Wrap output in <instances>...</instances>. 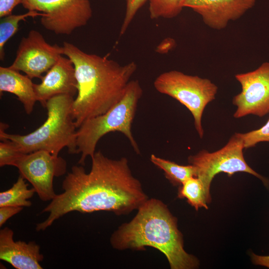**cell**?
I'll return each mask as SVG.
<instances>
[{"mask_svg":"<svg viewBox=\"0 0 269 269\" xmlns=\"http://www.w3.org/2000/svg\"><path fill=\"white\" fill-rule=\"evenodd\" d=\"M13 232L8 227L0 231V259L16 269H41L43 259L40 247L34 242L14 241Z\"/></svg>","mask_w":269,"mask_h":269,"instance_id":"obj_14","label":"cell"},{"mask_svg":"<svg viewBox=\"0 0 269 269\" xmlns=\"http://www.w3.org/2000/svg\"><path fill=\"white\" fill-rule=\"evenodd\" d=\"M177 196L180 199L185 198L196 211L201 208H208L204 185L197 177L188 179L179 186Z\"/></svg>","mask_w":269,"mask_h":269,"instance_id":"obj_18","label":"cell"},{"mask_svg":"<svg viewBox=\"0 0 269 269\" xmlns=\"http://www.w3.org/2000/svg\"><path fill=\"white\" fill-rule=\"evenodd\" d=\"M236 79L242 90L233 99L237 107L235 118L252 115L263 117L269 113V62L255 70L237 74Z\"/></svg>","mask_w":269,"mask_h":269,"instance_id":"obj_11","label":"cell"},{"mask_svg":"<svg viewBox=\"0 0 269 269\" xmlns=\"http://www.w3.org/2000/svg\"><path fill=\"white\" fill-rule=\"evenodd\" d=\"M183 0H148L149 12L151 19L172 18L180 14Z\"/></svg>","mask_w":269,"mask_h":269,"instance_id":"obj_20","label":"cell"},{"mask_svg":"<svg viewBox=\"0 0 269 269\" xmlns=\"http://www.w3.org/2000/svg\"><path fill=\"white\" fill-rule=\"evenodd\" d=\"M251 257L252 262L254 265L263 266L269 269V256L258 255L252 253Z\"/></svg>","mask_w":269,"mask_h":269,"instance_id":"obj_26","label":"cell"},{"mask_svg":"<svg viewBox=\"0 0 269 269\" xmlns=\"http://www.w3.org/2000/svg\"><path fill=\"white\" fill-rule=\"evenodd\" d=\"M63 54V46L50 44L39 31L32 29L21 38L15 58L9 67L22 71L31 79H41Z\"/></svg>","mask_w":269,"mask_h":269,"instance_id":"obj_10","label":"cell"},{"mask_svg":"<svg viewBox=\"0 0 269 269\" xmlns=\"http://www.w3.org/2000/svg\"><path fill=\"white\" fill-rule=\"evenodd\" d=\"M150 161L164 172L165 178L174 186H180L188 179L196 177V168L191 164L179 165L152 154Z\"/></svg>","mask_w":269,"mask_h":269,"instance_id":"obj_16","label":"cell"},{"mask_svg":"<svg viewBox=\"0 0 269 269\" xmlns=\"http://www.w3.org/2000/svg\"><path fill=\"white\" fill-rule=\"evenodd\" d=\"M245 148L254 147L261 142H269V118L267 123L259 129L246 133H240Z\"/></svg>","mask_w":269,"mask_h":269,"instance_id":"obj_22","label":"cell"},{"mask_svg":"<svg viewBox=\"0 0 269 269\" xmlns=\"http://www.w3.org/2000/svg\"><path fill=\"white\" fill-rule=\"evenodd\" d=\"M62 46L64 55L75 68L77 93L72 113L78 129L87 120L105 113L121 99L137 65L133 61L122 65L86 53L66 41Z\"/></svg>","mask_w":269,"mask_h":269,"instance_id":"obj_2","label":"cell"},{"mask_svg":"<svg viewBox=\"0 0 269 269\" xmlns=\"http://www.w3.org/2000/svg\"><path fill=\"white\" fill-rule=\"evenodd\" d=\"M110 243L119 250L144 251L154 248L166 257L171 269H194L199 260L184 249L183 235L177 219L161 200L148 199L134 218L122 224L112 235Z\"/></svg>","mask_w":269,"mask_h":269,"instance_id":"obj_3","label":"cell"},{"mask_svg":"<svg viewBox=\"0 0 269 269\" xmlns=\"http://www.w3.org/2000/svg\"><path fill=\"white\" fill-rule=\"evenodd\" d=\"M41 12L34 10H28L21 14H10L0 18V59L3 60L5 53L4 47L7 41L18 30L19 23L28 17H34L43 16Z\"/></svg>","mask_w":269,"mask_h":269,"instance_id":"obj_19","label":"cell"},{"mask_svg":"<svg viewBox=\"0 0 269 269\" xmlns=\"http://www.w3.org/2000/svg\"><path fill=\"white\" fill-rule=\"evenodd\" d=\"M244 141L240 133L234 134L227 144L212 152L203 149L188 156V161L196 169V177L202 181L205 191L207 204L211 202L210 187L213 178L224 172L229 176L242 172L249 173L260 179L269 187V180L253 169L245 161Z\"/></svg>","mask_w":269,"mask_h":269,"instance_id":"obj_7","label":"cell"},{"mask_svg":"<svg viewBox=\"0 0 269 269\" xmlns=\"http://www.w3.org/2000/svg\"><path fill=\"white\" fill-rule=\"evenodd\" d=\"M148 0H126L125 17L120 29V35H123L138 10Z\"/></svg>","mask_w":269,"mask_h":269,"instance_id":"obj_23","label":"cell"},{"mask_svg":"<svg viewBox=\"0 0 269 269\" xmlns=\"http://www.w3.org/2000/svg\"><path fill=\"white\" fill-rule=\"evenodd\" d=\"M91 159L89 172L83 165L72 166L62 182L63 192L41 211L49 215L36 225L37 231H44L71 212L126 215L137 210L148 199L140 182L133 176L127 158L112 159L98 151Z\"/></svg>","mask_w":269,"mask_h":269,"instance_id":"obj_1","label":"cell"},{"mask_svg":"<svg viewBox=\"0 0 269 269\" xmlns=\"http://www.w3.org/2000/svg\"><path fill=\"white\" fill-rule=\"evenodd\" d=\"M23 209L22 207L2 206L0 207V227L11 217L19 213Z\"/></svg>","mask_w":269,"mask_h":269,"instance_id":"obj_24","label":"cell"},{"mask_svg":"<svg viewBox=\"0 0 269 269\" xmlns=\"http://www.w3.org/2000/svg\"><path fill=\"white\" fill-rule=\"evenodd\" d=\"M35 192L33 188L28 189V184L20 175L10 188L0 193V207H30L31 202L28 199L33 196Z\"/></svg>","mask_w":269,"mask_h":269,"instance_id":"obj_17","label":"cell"},{"mask_svg":"<svg viewBox=\"0 0 269 269\" xmlns=\"http://www.w3.org/2000/svg\"><path fill=\"white\" fill-rule=\"evenodd\" d=\"M25 153H22L11 141L7 139L0 142V166H15L17 162Z\"/></svg>","mask_w":269,"mask_h":269,"instance_id":"obj_21","label":"cell"},{"mask_svg":"<svg viewBox=\"0 0 269 269\" xmlns=\"http://www.w3.org/2000/svg\"><path fill=\"white\" fill-rule=\"evenodd\" d=\"M22 0H0V17L12 14L14 7L21 3Z\"/></svg>","mask_w":269,"mask_h":269,"instance_id":"obj_25","label":"cell"},{"mask_svg":"<svg viewBox=\"0 0 269 269\" xmlns=\"http://www.w3.org/2000/svg\"><path fill=\"white\" fill-rule=\"evenodd\" d=\"M255 2L256 0H183L181 5L198 13L209 27L221 30L230 21L240 18Z\"/></svg>","mask_w":269,"mask_h":269,"instance_id":"obj_12","label":"cell"},{"mask_svg":"<svg viewBox=\"0 0 269 269\" xmlns=\"http://www.w3.org/2000/svg\"><path fill=\"white\" fill-rule=\"evenodd\" d=\"M21 4L42 13L41 25L56 34L70 35L86 25L92 15L89 0H22Z\"/></svg>","mask_w":269,"mask_h":269,"instance_id":"obj_8","label":"cell"},{"mask_svg":"<svg viewBox=\"0 0 269 269\" xmlns=\"http://www.w3.org/2000/svg\"><path fill=\"white\" fill-rule=\"evenodd\" d=\"M153 85L160 93L178 101L191 112L195 128L202 138V118L207 105L215 99L218 87L209 79L185 74L177 70L160 74Z\"/></svg>","mask_w":269,"mask_h":269,"instance_id":"obj_6","label":"cell"},{"mask_svg":"<svg viewBox=\"0 0 269 269\" xmlns=\"http://www.w3.org/2000/svg\"><path fill=\"white\" fill-rule=\"evenodd\" d=\"M40 79L39 84H34V89L37 101L43 107L48 100L55 96L66 94L74 97L77 93L74 66L67 57L60 56Z\"/></svg>","mask_w":269,"mask_h":269,"instance_id":"obj_13","label":"cell"},{"mask_svg":"<svg viewBox=\"0 0 269 269\" xmlns=\"http://www.w3.org/2000/svg\"><path fill=\"white\" fill-rule=\"evenodd\" d=\"M138 80H131L121 99L105 113L85 121L77 130L76 154H81L78 163L85 165L87 157L95 153L99 140L110 132H119L128 139L137 154L140 149L132 132L137 104L142 95Z\"/></svg>","mask_w":269,"mask_h":269,"instance_id":"obj_5","label":"cell"},{"mask_svg":"<svg viewBox=\"0 0 269 269\" xmlns=\"http://www.w3.org/2000/svg\"><path fill=\"white\" fill-rule=\"evenodd\" d=\"M34 83L26 75L9 67H0V94L6 92L15 95L23 104L27 115L33 111L37 101L34 89Z\"/></svg>","mask_w":269,"mask_h":269,"instance_id":"obj_15","label":"cell"},{"mask_svg":"<svg viewBox=\"0 0 269 269\" xmlns=\"http://www.w3.org/2000/svg\"><path fill=\"white\" fill-rule=\"evenodd\" d=\"M15 167L20 175L31 184L40 199L47 201L56 196L53 179L66 173L67 163L61 157L41 150L24 154Z\"/></svg>","mask_w":269,"mask_h":269,"instance_id":"obj_9","label":"cell"},{"mask_svg":"<svg viewBox=\"0 0 269 269\" xmlns=\"http://www.w3.org/2000/svg\"><path fill=\"white\" fill-rule=\"evenodd\" d=\"M74 97L69 95H57L48 100L44 107L47 117L43 124L26 134H8V127L0 123V139L13 143L23 153L46 150L58 155L64 147L71 154H76L77 130L73 117Z\"/></svg>","mask_w":269,"mask_h":269,"instance_id":"obj_4","label":"cell"}]
</instances>
